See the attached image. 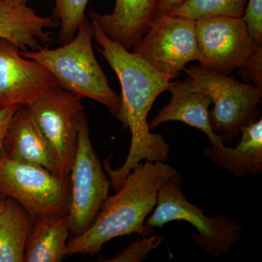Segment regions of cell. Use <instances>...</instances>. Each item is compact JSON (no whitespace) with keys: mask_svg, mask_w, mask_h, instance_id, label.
<instances>
[{"mask_svg":"<svg viewBox=\"0 0 262 262\" xmlns=\"http://www.w3.org/2000/svg\"><path fill=\"white\" fill-rule=\"evenodd\" d=\"M241 141L234 148L225 144L205 150L216 165L227 169L237 178L257 176L262 173V119L241 128Z\"/></svg>","mask_w":262,"mask_h":262,"instance_id":"2e32d148","label":"cell"},{"mask_svg":"<svg viewBox=\"0 0 262 262\" xmlns=\"http://www.w3.org/2000/svg\"><path fill=\"white\" fill-rule=\"evenodd\" d=\"M91 23L98 51L110 63L121 85L120 107L115 116L124 130L128 129L131 134L130 149L123 165L113 169L108 160L103 164L111 186L117 192L127 174L143 160L164 163L168 159L171 148L161 134L151 133L147 117L157 98L174 82L171 77L160 73L135 53L110 39L97 24Z\"/></svg>","mask_w":262,"mask_h":262,"instance_id":"6da1fadb","label":"cell"},{"mask_svg":"<svg viewBox=\"0 0 262 262\" xmlns=\"http://www.w3.org/2000/svg\"><path fill=\"white\" fill-rule=\"evenodd\" d=\"M3 146L5 158L39 165L58 177L54 150L38 127L28 106H19L10 119Z\"/></svg>","mask_w":262,"mask_h":262,"instance_id":"7c38bea8","label":"cell"},{"mask_svg":"<svg viewBox=\"0 0 262 262\" xmlns=\"http://www.w3.org/2000/svg\"><path fill=\"white\" fill-rule=\"evenodd\" d=\"M53 18L60 26L58 41L61 45L70 42L75 37L80 24L84 21L85 10L91 0H54Z\"/></svg>","mask_w":262,"mask_h":262,"instance_id":"ffe728a7","label":"cell"},{"mask_svg":"<svg viewBox=\"0 0 262 262\" xmlns=\"http://www.w3.org/2000/svg\"><path fill=\"white\" fill-rule=\"evenodd\" d=\"M20 106H13L0 110V158L4 157V139L7 127L11 117Z\"/></svg>","mask_w":262,"mask_h":262,"instance_id":"cb8c5ba5","label":"cell"},{"mask_svg":"<svg viewBox=\"0 0 262 262\" xmlns=\"http://www.w3.org/2000/svg\"><path fill=\"white\" fill-rule=\"evenodd\" d=\"M246 83L253 82L258 89H262V47L256 48L244 67L237 70Z\"/></svg>","mask_w":262,"mask_h":262,"instance_id":"603a6c76","label":"cell"},{"mask_svg":"<svg viewBox=\"0 0 262 262\" xmlns=\"http://www.w3.org/2000/svg\"><path fill=\"white\" fill-rule=\"evenodd\" d=\"M183 178L176 173L160 188L154 212L146 220L150 227L163 228L173 221L192 224L199 234H192L194 244L213 256L227 254L243 233L235 220L225 215L209 218L201 208L188 201L182 192Z\"/></svg>","mask_w":262,"mask_h":262,"instance_id":"277c9868","label":"cell"},{"mask_svg":"<svg viewBox=\"0 0 262 262\" xmlns=\"http://www.w3.org/2000/svg\"><path fill=\"white\" fill-rule=\"evenodd\" d=\"M200 67L230 75L244 67L256 47L242 18L224 15L196 20Z\"/></svg>","mask_w":262,"mask_h":262,"instance_id":"30bf717a","label":"cell"},{"mask_svg":"<svg viewBox=\"0 0 262 262\" xmlns=\"http://www.w3.org/2000/svg\"><path fill=\"white\" fill-rule=\"evenodd\" d=\"M168 91L171 94L170 102L149 122L150 130L164 122H182L203 131L212 145L225 144V138L215 133L210 123L208 110L213 101L209 95L194 89L189 77L182 82H174Z\"/></svg>","mask_w":262,"mask_h":262,"instance_id":"4fadbf2b","label":"cell"},{"mask_svg":"<svg viewBox=\"0 0 262 262\" xmlns=\"http://www.w3.org/2000/svg\"><path fill=\"white\" fill-rule=\"evenodd\" d=\"M186 0H158L155 16L169 13L178 8Z\"/></svg>","mask_w":262,"mask_h":262,"instance_id":"d4e9b609","label":"cell"},{"mask_svg":"<svg viewBox=\"0 0 262 262\" xmlns=\"http://www.w3.org/2000/svg\"><path fill=\"white\" fill-rule=\"evenodd\" d=\"M70 194V179L59 178L39 165L0 158V196L18 202L33 223L68 215Z\"/></svg>","mask_w":262,"mask_h":262,"instance_id":"5b68a950","label":"cell"},{"mask_svg":"<svg viewBox=\"0 0 262 262\" xmlns=\"http://www.w3.org/2000/svg\"><path fill=\"white\" fill-rule=\"evenodd\" d=\"M56 86V79L46 67L24 58L15 45L0 39V110L27 106Z\"/></svg>","mask_w":262,"mask_h":262,"instance_id":"8fae6325","label":"cell"},{"mask_svg":"<svg viewBox=\"0 0 262 262\" xmlns=\"http://www.w3.org/2000/svg\"><path fill=\"white\" fill-rule=\"evenodd\" d=\"M71 237L68 217L52 216L33 223L25 248L24 262H61L68 256Z\"/></svg>","mask_w":262,"mask_h":262,"instance_id":"e0dca14e","label":"cell"},{"mask_svg":"<svg viewBox=\"0 0 262 262\" xmlns=\"http://www.w3.org/2000/svg\"><path fill=\"white\" fill-rule=\"evenodd\" d=\"M195 24L196 20L170 13L156 15L132 53L160 73L177 78L188 63L199 60Z\"/></svg>","mask_w":262,"mask_h":262,"instance_id":"ba28073f","label":"cell"},{"mask_svg":"<svg viewBox=\"0 0 262 262\" xmlns=\"http://www.w3.org/2000/svg\"><path fill=\"white\" fill-rule=\"evenodd\" d=\"M71 194L67 215L72 236L89 229L108 198L111 183L93 147L89 121L84 113L79 120L77 149L70 172Z\"/></svg>","mask_w":262,"mask_h":262,"instance_id":"52a82bcc","label":"cell"},{"mask_svg":"<svg viewBox=\"0 0 262 262\" xmlns=\"http://www.w3.org/2000/svg\"><path fill=\"white\" fill-rule=\"evenodd\" d=\"M248 0H186L169 13L193 20L215 15L242 18Z\"/></svg>","mask_w":262,"mask_h":262,"instance_id":"d6986e66","label":"cell"},{"mask_svg":"<svg viewBox=\"0 0 262 262\" xmlns=\"http://www.w3.org/2000/svg\"><path fill=\"white\" fill-rule=\"evenodd\" d=\"M161 237L157 235L145 236L143 239H138L136 242L128 245L121 253L115 257L106 259L100 257L98 261L106 262H140L147 257L148 254L152 250L156 249L161 244Z\"/></svg>","mask_w":262,"mask_h":262,"instance_id":"44dd1931","label":"cell"},{"mask_svg":"<svg viewBox=\"0 0 262 262\" xmlns=\"http://www.w3.org/2000/svg\"><path fill=\"white\" fill-rule=\"evenodd\" d=\"M58 24L52 17L40 16L24 3L0 0V39L15 45L21 51H38L48 43Z\"/></svg>","mask_w":262,"mask_h":262,"instance_id":"9a60e30c","label":"cell"},{"mask_svg":"<svg viewBox=\"0 0 262 262\" xmlns=\"http://www.w3.org/2000/svg\"><path fill=\"white\" fill-rule=\"evenodd\" d=\"M32 226L30 215L18 202L0 196V262H24Z\"/></svg>","mask_w":262,"mask_h":262,"instance_id":"ac0fdd59","label":"cell"},{"mask_svg":"<svg viewBox=\"0 0 262 262\" xmlns=\"http://www.w3.org/2000/svg\"><path fill=\"white\" fill-rule=\"evenodd\" d=\"M158 0H115L111 13L90 12L94 22L114 42L130 51L149 29L156 13Z\"/></svg>","mask_w":262,"mask_h":262,"instance_id":"5bb4252c","label":"cell"},{"mask_svg":"<svg viewBox=\"0 0 262 262\" xmlns=\"http://www.w3.org/2000/svg\"><path fill=\"white\" fill-rule=\"evenodd\" d=\"M183 71L194 89L211 96L214 104L208 113L212 129L230 144L234 136L239 135L241 127L257 120L261 114L262 89L200 66Z\"/></svg>","mask_w":262,"mask_h":262,"instance_id":"8992f818","label":"cell"},{"mask_svg":"<svg viewBox=\"0 0 262 262\" xmlns=\"http://www.w3.org/2000/svg\"><path fill=\"white\" fill-rule=\"evenodd\" d=\"M7 1L13 2V3H24V4H27V2L29 0H7ZM49 1H52V0H49Z\"/></svg>","mask_w":262,"mask_h":262,"instance_id":"484cf974","label":"cell"},{"mask_svg":"<svg viewBox=\"0 0 262 262\" xmlns=\"http://www.w3.org/2000/svg\"><path fill=\"white\" fill-rule=\"evenodd\" d=\"M242 19L255 46L262 47V0H248Z\"/></svg>","mask_w":262,"mask_h":262,"instance_id":"7402d4cb","label":"cell"},{"mask_svg":"<svg viewBox=\"0 0 262 262\" xmlns=\"http://www.w3.org/2000/svg\"><path fill=\"white\" fill-rule=\"evenodd\" d=\"M177 173L165 162H141L127 174L116 194L108 196L89 229L80 235L70 237L68 256H93L116 237L151 234L153 227L146 225V218L156 206L160 188Z\"/></svg>","mask_w":262,"mask_h":262,"instance_id":"7a4b0ae2","label":"cell"},{"mask_svg":"<svg viewBox=\"0 0 262 262\" xmlns=\"http://www.w3.org/2000/svg\"><path fill=\"white\" fill-rule=\"evenodd\" d=\"M93 38L92 23L86 18L70 42L54 49L20 51V54L46 67L56 79L58 87L81 98L101 103L115 115L120 107V96L110 87L96 60Z\"/></svg>","mask_w":262,"mask_h":262,"instance_id":"3957f363","label":"cell"},{"mask_svg":"<svg viewBox=\"0 0 262 262\" xmlns=\"http://www.w3.org/2000/svg\"><path fill=\"white\" fill-rule=\"evenodd\" d=\"M82 98L56 86L27 105L56 155L58 177L70 179L77 149Z\"/></svg>","mask_w":262,"mask_h":262,"instance_id":"9c48e42d","label":"cell"}]
</instances>
